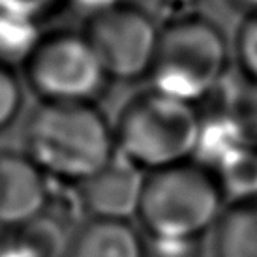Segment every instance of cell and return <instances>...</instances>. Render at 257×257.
I'll list each match as a JSON object with an SVG mask.
<instances>
[{"mask_svg":"<svg viewBox=\"0 0 257 257\" xmlns=\"http://www.w3.org/2000/svg\"><path fill=\"white\" fill-rule=\"evenodd\" d=\"M27 154L49 177L81 184L116 154L114 132L94 101H42L25 130Z\"/></svg>","mask_w":257,"mask_h":257,"instance_id":"1","label":"cell"},{"mask_svg":"<svg viewBox=\"0 0 257 257\" xmlns=\"http://www.w3.org/2000/svg\"><path fill=\"white\" fill-rule=\"evenodd\" d=\"M201 130L197 105L154 88L126 101L113 126L116 152L145 173L193 160Z\"/></svg>","mask_w":257,"mask_h":257,"instance_id":"2","label":"cell"},{"mask_svg":"<svg viewBox=\"0 0 257 257\" xmlns=\"http://www.w3.org/2000/svg\"><path fill=\"white\" fill-rule=\"evenodd\" d=\"M227 207L216 175L195 160L147 173L137 218L149 236L201 238Z\"/></svg>","mask_w":257,"mask_h":257,"instance_id":"3","label":"cell"},{"mask_svg":"<svg viewBox=\"0 0 257 257\" xmlns=\"http://www.w3.org/2000/svg\"><path fill=\"white\" fill-rule=\"evenodd\" d=\"M227 73V42L216 25L179 17L160 29L150 88L197 105L214 94Z\"/></svg>","mask_w":257,"mask_h":257,"instance_id":"4","label":"cell"},{"mask_svg":"<svg viewBox=\"0 0 257 257\" xmlns=\"http://www.w3.org/2000/svg\"><path fill=\"white\" fill-rule=\"evenodd\" d=\"M29 86L43 101H94L109 81L83 32L40 36L23 62Z\"/></svg>","mask_w":257,"mask_h":257,"instance_id":"5","label":"cell"},{"mask_svg":"<svg viewBox=\"0 0 257 257\" xmlns=\"http://www.w3.org/2000/svg\"><path fill=\"white\" fill-rule=\"evenodd\" d=\"M81 32L109 79L136 81L149 77L160 29L141 8L113 0L96 8Z\"/></svg>","mask_w":257,"mask_h":257,"instance_id":"6","label":"cell"},{"mask_svg":"<svg viewBox=\"0 0 257 257\" xmlns=\"http://www.w3.org/2000/svg\"><path fill=\"white\" fill-rule=\"evenodd\" d=\"M147 173L122 154L79 184L81 203L90 218L130 221L139 212Z\"/></svg>","mask_w":257,"mask_h":257,"instance_id":"7","label":"cell"},{"mask_svg":"<svg viewBox=\"0 0 257 257\" xmlns=\"http://www.w3.org/2000/svg\"><path fill=\"white\" fill-rule=\"evenodd\" d=\"M47 173L29 156L0 150V225L17 227L45 212Z\"/></svg>","mask_w":257,"mask_h":257,"instance_id":"8","label":"cell"},{"mask_svg":"<svg viewBox=\"0 0 257 257\" xmlns=\"http://www.w3.org/2000/svg\"><path fill=\"white\" fill-rule=\"evenodd\" d=\"M208 100H212L210 113H201L236 145L257 147V83L240 72L227 73Z\"/></svg>","mask_w":257,"mask_h":257,"instance_id":"9","label":"cell"},{"mask_svg":"<svg viewBox=\"0 0 257 257\" xmlns=\"http://www.w3.org/2000/svg\"><path fill=\"white\" fill-rule=\"evenodd\" d=\"M68 257H147V250L130 221L90 218L70 240Z\"/></svg>","mask_w":257,"mask_h":257,"instance_id":"10","label":"cell"},{"mask_svg":"<svg viewBox=\"0 0 257 257\" xmlns=\"http://www.w3.org/2000/svg\"><path fill=\"white\" fill-rule=\"evenodd\" d=\"M216 257H257V195L227 203L216 225Z\"/></svg>","mask_w":257,"mask_h":257,"instance_id":"11","label":"cell"},{"mask_svg":"<svg viewBox=\"0 0 257 257\" xmlns=\"http://www.w3.org/2000/svg\"><path fill=\"white\" fill-rule=\"evenodd\" d=\"M40 40L38 23L27 17L0 8V60L12 66V62H25L32 47Z\"/></svg>","mask_w":257,"mask_h":257,"instance_id":"12","label":"cell"},{"mask_svg":"<svg viewBox=\"0 0 257 257\" xmlns=\"http://www.w3.org/2000/svg\"><path fill=\"white\" fill-rule=\"evenodd\" d=\"M238 72L257 83V14H248L238 29L235 45Z\"/></svg>","mask_w":257,"mask_h":257,"instance_id":"13","label":"cell"},{"mask_svg":"<svg viewBox=\"0 0 257 257\" xmlns=\"http://www.w3.org/2000/svg\"><path fill=\"white\" fill-rule=\"evenodd\" d=\"M23 105V88L12 66L0 60V130L17 118Z\"/></svg>","mask_w":257,"mask_h":257,"instance_id":"14","label":"cell"},{"mask_svg":"<svg viewBox=\"0 0 257 257\" xmlns=\"http://www.w3.org/2000/svg\"><path fill=\"white\" fill-rule=\"evenodd\" d=\"M147 257H201V238H156L145 242Z\"/></svg>","mask_w":257,"mask_h":257,"instance_id":"15","label":"cell"},{"mask_svg":"<svg viewBox=\"0 0 257 257\" xmlns=\"http://www.w3.org/2000/svg\"><path fill=\"white\" fill-rule=\"evenodd\" d=\"M62 2L64 0H0V8L38 23L42 17L57 10Z\"/></svg>","mask_w":257,"mask_h":257,"instance_id":"16","label":"cell"},{"mask_svg":"<svg viewBox=\"0 0 257 257\" xmlns=\"http://www.w3.org/2000/svg\"><path fill=\"white\" fill-rule=\"evenodd\" d=\"M244 10H248V14H257V0H236Z\"/></svg>","mask_w":257,"mask_h":257,"instance_id":"17","label":"cell"},{"mask_svg":"<svg viewBox=\"0 0 257 257\" xmlns=\"http://www.w3.org/2000/svg\"><path fill=\"white\" fill-rule=\"evenodd\" d=\"M109 2H113V0H100V4L103 6V4H109Z\"/></svg>","mask_w":257,"mask_h":257,"instance_id":"18","label":"cell"}]
</instances>
